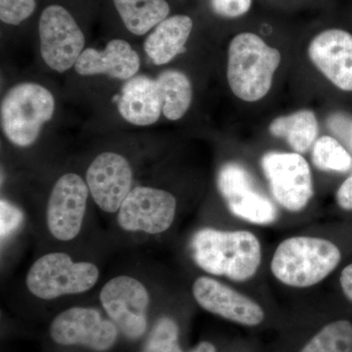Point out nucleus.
Here are the masks:
<instances>
[{
	"label": "nucleus",
	"instance_id": "b1692460",
	"mask_svg": "<svg viewBox=\"0 0 352 352\" xmlns=\"http://www.w3.org/2000/svg\"><path fill=\"white\" fill-rule=\"evenodd\" d=\"M179 328L177 323L170 317H162L155 324L154 328L146 340L143 352H160L166 347L177 344Z\"/></svg>",
	"mask_w": 352,
	"mask_h": 352
},
{
	"label": "nucleus",
	"instance_id": "7ed1b4c3",
	"mask_svg": "<svg viewBox=\"0 0 352 352\" xmlns=\"http://www.w3.org/2000/svg\"><path fill=\"white\" fill-rule=\"evenodd\" d=\"M342 254L330 241L314 237H293L278 245L271 261L273 275L296 288L320 283L336 270Z\"/></svg>",
	"mask_w": 352,
	"mask_h": 352
},
{
	"label": "nucleus",
	"instance_id": "f8f14e48",
	"mask_svg": "<svg viewBox=\"0 0 352 352\" xmlns=\"http://www.w3.org/2000/svg\"><path fill=\"white\" fill-rule=\"evenodd\" d=\"M88 186L76 173H66L55 183L47 205L48 230L57 240L75 239L87 210Z\"/></svg>",
	"mask_w": 352,
	"mask_h": 352
},
{
	"label": "nucleus",
	"instance_id": "393cba45",
	"mask_svg": "<svg viewBox=\"0 0 352 352\" xmlns=\"http://www.w3.org/2000/svg\"><path fill=\"white\" fill-rule=\"evenodd\" d=\"M36 0H0V19L8 25H20L36 9Z\"/></svg>",
	"mask_w": 352,
	"mask_h": 352
},
{
	"label": "nucleus",
	"instance_id": "39448f33",
	"mask_svg": "<svg viewBox=\"0 0 352 352\" xmlns=\"http://www.w3.org/2000/svg\"><path fill=\"white\" fill-rule=\"evenodd\" d=\"M99 270L91 263H75L64 252H50L32 264L25 284L32 295L41 300L85 293L94 288Z\"/></svg>",
	"mask_w": 352,
	"mask_h": 352
},
{
	"label": "nucleus",
	"instance_id": "a211bd4d",
	"mask_svg": "<svg viewBox=\"0 0 352 352\" xmlns=\"http://www.w3.org/2000/svg\"><path fill=\"white\" fill-rule=\"evenodd\" d=\"M192 29L193 21L188 16L175 15L166 18L146 38V54L157 66L170 63L173 58L184 52V46Z\"/></svg>",
	"mask_w": 352,
	"mask_h": 352
},
{
	"label": "nucleus",
	"instance_id": "6e6552de",
	"mask_svg": "<svg viewBox=\"0 0 352 352\" xmlns=\"http://www.w3.org/2000/svg\"><path fill=\"white\" fill-rule=\"evenodd\" d=\"M100 302L126 338L138 340L144 335L150 296L140 281L126 275L113 278L102 288Z\"/></svg>",
	"mask_w": 352,
	"mask_h": 352
},
{
	"label": "nucleus",
	"instance_id": "cd10ccee",
	"mask_svg": "<svg viewBox=\"0 0 352 352\" xmlns=\"http://www.w3.org/2000/svg\"><path fill=\"white\" fill-rule=\"evenodd\" d=\"M0 215H1V220H0L1 233L0 234H1V239H4L20 226L23 214L19 208L2 199L0 201Z\"/></svg>",
	"mask_w": 352,
	"mask_h": 352
},
{
	"label": "nucleus",
	"instance_id": "2eb2a0df",
	"mask_svg": "<svg viewBox=\"0 0 352 352\" xmlns=\"http://www.w3.org/2000/svg\"><path fill=\"white\" fill-rule=\"evenodd\" d=\"M312 63L342 91L352 92V34L329 29L317 34L308 46Z\"/></svg>",
	"mask_w": 352,
	"mask_h": 352
},
{
	"label": "nucleus",
	"instance_id": "c756f323",
	"mask_svg": "<svg viewBox=\"0 0 352 352\" xmlns=\"http://www.w3.org/2000/svg\"><path fill=\"white\" fill-rule=\"evenodd\" d=\"M340 281L342 292L346 298L352 302V264H349L342 270Z\"/></svg>",
	"mask_w": 352,
	"mask_h": 352
},
{
	"label": "nucleus",
	"instance_id": "f3484780",
	"mask_svg": "<svg viewBox=\"0 0 352 352\" xmlns=\"http://www.w3.org/2000/svg\"><path fill=\"white\" fill-rule=\"evenodd\" d=\"M118 108L120 116L134 126H151L160 119L163 104L157 80L147 76H133L122 89Z\"/></svg>",
	"mask_w": 352,
	"mask_h": 352
},
{
	"label": "nucleus",
	"instance_id": "dca6fc26",
	"mask_svg": "<svg viewBox=\"0 0 352 352\" xmlns=\"http://www.w3.org/2000/svg\"><path fill=\"white\" fill-rule=\"evenodd\" d=\"M140 68V58L131 44L122 39L109 41L104 50H83L75 65L80 76L107 75L112 78L129 80Z\"/></svg>",
	"mask_w": 352,
	"mask_h": 352
},
{
	"label": "nucleus",
	"instance_id": "2f4dec72",
	"mask_svg": "<svg viewBox=\"0 0 352 352\" xmlns=\"http://www.w3.org/2000/svg\"><path fill=\"white\" fill-rule=\"evenodd\" d=\"M160 352H183L182 347L179 346V344H173V346L166 347V349H163V351H161Z\"/></svg>",
	"mask_w": 352,
	"mask_h": 352
},
{
	"label": "nucleus",
	"instance_id": "9b49d317",
	"mask_svg": "<svg viewBox=\"0 0 352 352\" xmlns=\"http://www.w3.org/2000/svg\"><path fill=\"white\" fill-rule=\"evenodd\" d=\"M217 187L236 217L261 226L276 220V208L256 189L251 173L242 164H224L217 175Z\"/></svg>",
	"mask_w": 352,
	"mask_h": 352
},
{
	"label": "nucleus",
	"instance_id": "7c9ffc66",
	"mask_svg": "<svg viewBox=\"0 0 352 352\" xmlns=\"http://www.w3.org/2000/svg\"><path fill=\"white\" fill-rule=\"evenodd\" d=\"M190 352H217V349L212 342H201Z\"/></svg>",
	"mask_w": 352,
	"mask_h": 352
},
{
	"label": "nucleus",
	"instance_id": "5701e85b",
	"mask_svg": "<svg viewBox=\"0 0 352 352\" xmlns=\"http://www.w3.org/2000/svg\"><path fill=\"white\" fill-rule=\"evenodd\" d=\"M312 162L318 170L347 173L352 168V155L333 136L324 135L312 146Z\"/></svg>",
	"mask_w": 352,
	"mask_h": 352
},
{
	"label": "nucleus",
	"instance_id": "6ab92c4d",
	"mask_svg": "<svg viewBox=\"0 0 352 352\" xmlns=\"http://www.w3.org/2000/svg\"><path fill=\"white\" fill-rule=\"evenodd\" d=\"M270 131L275 138H284L296 153L305 154L317 140L318 122L312 111L300 110L273 120Z\"/></svg>",
	"mask_w": 352,
	"mask_h": 352
},
{
	"label": "nucleus",
	"instance_id": "20e7f679",
	"mask_svg": "<svg viewBox=\"0 0 352 352\" xmlns=\"http://www.w3.org/2000/svg\"><path fill=\"white\" fill-rule=\"evenodd\" d=\"M55 100L47 89L34 82L11 88L1 102V126L12 144L28 147L36 142L45 122L52 119Z\"/></svg>",
	"mask_w": 352,
	"mask_h": 352
},
{
	"label": "nucleus",
	"instance_id": "aec40b11",
	"mask_svg": "<svg viewBox=\"0 0 352 352\" xmlns=\"http://www.w3.org/2000/svg\"><path fill=\"white\" fill-rule=\"evenodd\" d=\"M126 29L136 36L147 34L166 19L170 8L166 0H113Z\"/></svg>",
	"mask_w": 352,
	"mask_h": 352
},
{
	"label": "nucleus",
	"instance_id": "4be33fe9",
	"mask_svg": "<svg viewBox=\"0 0 352 352\" xmlns=\"http://www.w3.org/2000/svg\"><path fill=\"white\" fill-rule=\"evenodd\" d=\"M300 352H352V324L331 322L311 338Z\"/></svg>",
	"mask_w": 352,
	"mask_h": 352
},
{
	"label": "nucleus",
	"instance_id": "412c9836",
	"mask_svg": "<svg viewBox=\"0 0 352 352\" xmlns=\"http://www.w3.org/2000/svg\"><path fill=\"white\" fill-rule=\"evenodd\" d=\"M156 80L164 117L170 120L182 119L188 111L193 97L189 78L182 72L168 69Z\"/></svg>",
	"mask_w": 352,
	"mask_h": 352
},
{
	"label": "nucleus",
	"instance_id": "4468645a",
	"mask_svg": "<svg viewBox=\"0 0 352 352\" xmlns=\"http://www.w3.org/2000/svg\"><path fill=\"white\" fill-rule=\"evenodd\" d=\"M192 292L201 307L234 323L254 327L265 317L258 303L212 278H198Z\"/></svg>",
	"mask_w": 352,
	"mask_h": 352
},
{
	"label": "nucleus",
	"instance_id": "f03ea898",
	"mask_svg": "<svg viewBox=\"0 0 352 352\" xmlns=\"http://www.w3.org/2000/svg\"><path fill=\"white\" fill-rule=\"evenodd\" d=\"M281 53L258 34L242 32L228 48L227 80L235 96L245 102L263 99L270 92Z\"/></svg>",
	"mask_w": 352,
	"mask_h": 352
},
{
	"label": "nucleus",
	"instance_id": "1a4fd4ad",
	"mask_svg": "<svg viewBox=\"0 0 352 352\" xmlns=\"http://www.w3.org/2000/svg\"><path fill=\"white\" fill-rule=\"evenodd\" d=\"M50 333L61 346H82L95 351H108L118 339L116 324L88 307H72L58 314L51 322Z\"/></svg>",
	"mask_w": 352,
	"mask_h": 352
},
{
	"label": "nucleus",
	"instance_id": "423d86ee",
	"mask_svg": "<svg viewBox=\"0 0 352 352\" xmlns=\"http://www.w3.org/2000/svg\"><path fill=\"white\" fill-rule=\"evenodd\" d=\"M261 168L275 200L289 212L307 207L314 196L311 170L298 153L270 152L261 159Z\"/></svg>",
	"mask_w": 352,
	"mask_h": 352
},
{
	"label": "nucleus",
	"instance_id": "c85d7f7f",
	"mask_svg": "<svg viewBox=\"0 0 352 352\" xmlns=\"http://www.w3.org/2000/svg\"><path fill=\"white\" fill-rule=\"evenodd\" d=\"M337 201L340 208L352 210V173L338 190Z\"/></svg>",
	"mask_w": 352,
	"mask_h": 352
},
{
	"label": "nucleus",
	"instance_id": "0eeeda50",
	"mask_svg": "<svg viewBox=\"0 0 352 352\" xmlns=\"http://www.w3.org/2000/svg\"><path fill=\"white\" fill-rule=\"evenodd\" d=\"M41 53L43 61L58 73L75 66L83 52L85 39L82 30L64 7L50 6L39 20Z\"/></svg>",
	"mask_w": 352,
	"mask_h": 352
},
{
	"label": "nucleus",
	"instance_id": "ddd939ff",
	"mask_svg": "<svg viewBox=\"0 0 352 352\" xmlns=\"http://www.w3.org/2000/svg\"><path fill=\"white\" fill-rule=\"evenodd\" d=\"M133 173L129 161L117 153L98 155L87 171V184L96 205L113 214L132 190Z\"/></svg>",
	"mask_w": 352,
	"mask_h": 352
},
{
	"label": "nucleus",
	"instance_id": "f257e3e1",
	"mask_svg": "<svg viewBox=\"0 0 352 352\" xmlns=\"http://www.w3.org/2000/svg\"><path fill=\"white\" fill-rule=\"evenodd\" d=\"M191 248L201 270L237 282L254 276L261 261V243L249 231L201 229L193 236Z\"/></svg>",
	"mask_w": 352,
	"mask_h": 352
},
{
	"label": "nucleus",
	"instance_id": "9d476101",
	"mask_svg": "<svg viewBox=\"0 0 352 352\" xmlns=\"http://www.w3.org/2000/svg\"><path fill=\"white\" fill-rule=\"evenodd\" d=\"M175 212L176 199L170 192L138 186L120 206L118 222L124 230L156 235L170 228Z\"/></svg>",
	"mask_w": 352,
	"mask_h": 352
},
{
	"label": "nucleus",
	"instance_id": "bb28decb",
	"mask_svg": "<svg viewBox=\"0 0 352 352\" xmlns=\"http://www.w3.org/2000/svg\"><path fill=\"white\" fill-rule=\"evenodd\" d=\"M210 6L217 15L233 19L249 12L252 0H210Z\"/></svg>",
	"mask_w": 352,
	"mask_h": 352
},
{
	"label": "nucleus",
	"instance_id": "a878e982",
	"mask_svg": "<svg viewBox=\"0 0 352 352\" xmlns=\"http://www.w3.org/2000/svg\"><path fill=\"white\" fill-rule=\"evenodd\" d=\"M328 129L352 155V116L344 112L333 113L327 120Z\"/></svg>",
	"mask_w": 352,
	"mask_h": 352
}]
</instances>
